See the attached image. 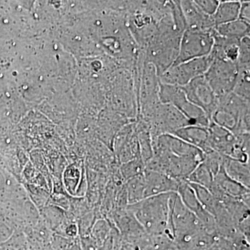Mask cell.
I'll use <instances>...</instances> for the list:
<instances>
[{
	"mask_svg": "<svg viewBox=\"0 0 250 250\" xmlns=\"http://www.w3.org/2000/svg\"><path fill=\"white\" fill-rule=\"evenodd\" d=\"M171 193L161 194L129 205L128 210L149 236L165 234L174 241L171 223Z\"/></svg>",
	"mask_w": 250,
	"mask_h": 250,
	"instance_id": "6da1fadb",
	"label": "cell"
},
{
	"mask_svg": "<svg viewBox=\"0 0 250 250\" xmlns=\"http://www.w3.org/2000/svg\"><path fill=\"white\" fill-rule=\"evenodd\" d=\"M182 33L174 26L173 18H164L159 23V30L144 49L146 62L152 64L160 76L178 57Z\"/></svg>",
	"mask_w": 250,
	"mask_h": 250,
	"instance_id": "7a4b0ae2",
	"label": "cell"
},
{
	"mask_svg": "<svg viewBox=\"0 0 250 250\" xmlns=\"http://www.w3.org/2000/svg\"><path fill=\"white\" fill-rule=\"evenodd\" d=\"M159 101L174 106L187 117L191 125L208 127L210 124L209 118L205 112L196 105L188 100L182 86L161 83L159 88Z\"/></svg>",
	"mask_w": 250,
	"mask_h": 250,
	"instance_id": "3957f363",
	"label": "cell"
},
{
	"mask_svg": "<svg viewBox=\"0 0 250 250\" xmlns=\"http://www.w3.org/2000/svg\"><path fill=\"white\" fill-rule=\"evenodd\" d=\"M238 73L236 62L225 59H213L204 76L219 101L232 93Z\"/></svg>",
	"mask_w": 250,
	"mask_h": 250,
	"instance_id": "277c9868",
	"label": "cell"
},
{
	"mask_svg": "<svg viewBox=\"0 0 250 250\" xmlns=\"http://www.w3.org/2000/svg\"><path fill=\"white\" fill-rule=\"evenodd\" d=\"M212 62L213 59L208 55L171 65L161 74L159 80L164 84L184 86L196 77L203 76Z\"/></svg>",
	"mask_w": 250,
	"mask_h": 250,
	"instance_id": "5b68a950",
	"label": "cell"
},
{
	"mask_svg": "<svg viewBox=\"0 0 250 250\" xmlns=\"http://www.w3.org/2000/svg\"><path fill=\"white\" fill-rule=\"evenodd\" d=\"M213 31L207 32L186 29L181 39L178 57L173 65L209 55L214 44Z\"/></svg>",
	"mask_w": 250,
	"mask_h": 250,
	"instance_id": "8992f818",
	"label": "cell"
},
{
	"mask_svg": "<svg viewBox=\"0 0 250 250\" xmlns=\"http://www.w3.org/2000/svg\"><path fill=\"white\" fill-rule=\"evenodd\" d=\"M159 88L160 80L155 67L152 64L145 62L137 89L140 113L160 103Z\"/></svg>",
	"mask_w": 250,
	"mask_h": 250,
	"instance_id": "52a82bcc",
	"label": "cell"
},
{
	"mask_svg": "<svg viewBox=\"0 0 250 250\" xmlns=\"http://www.w3.org/2000/svg\"><path fill=\"white\" fill-rule=\"evenodd\" d=\"M188 100L205 112L211 122V116L218 106V99L205 76L196 77L182 86Z\"/></svg>",
	"mask_w": 250,
	"mask_h": 250,
	"instance_id": "ba28073f",
	"label": "cell"
},
{
	"mask_svg": "<svg viewBox=\"0 0 250 250\" xmlns=\"http://www.w3.org/2000/svg\"><path fill=\"white\" fill-rule=\"evenodd\" d=\"M179 4L185 20L186 29L207 32L214 30L213 18L202 11L194 1H179Z\"/></svg>",
	"mask_w": 250,
	"mask_h": 250,
	"instance_id": "9c48e42d",
	"label": "cell"
},
{
	"mask_svg": "<svg viewBox=\"0 0 250 250\" xmlns=\"http://www.w3.org/2000/svg\"><path fill=\"white\" fill-rule=\"evenodd\" d=\"M144 177L146 181L145 198L178 191L180 182L165 174L147 169L144 171Z\"/></svg>",
	"mask_w": 250,
	"mask_h": 250,
	"instance_id": "30bf717a",
	"label": "cell"
},
{
	"mask_svg": "<svg viewBox=\"0 0 250 250\" xmlns=\"http://www.w3.org/2000/svg\"><path fill=\"white\" fill-rule=\"evenodd\" d=\"M62 183L64 190L73 198H82L86 192L85 170L77 165L67 166L62 170Z\"/></svg>",
	"mask_w": 250,
	"mask_h": 250,
	"instance_id": "8fae6325",
	"label": "cell"
},
{
	"mask_svg": "<svg viewBox=\"0 0 250 250\" xmlns=\"http://www.w3.org/2000/svg\"><path fill=\"white\" fill-rule=\"evenodd\" d=\"M172 135L194 147L198 148L204 154L212 152L208 143L209 135L208 127H204L197 125H188L177 130Z\"/></svg>",
	"mask_w": 250,
	"mask_h": 250,
	"instance_id": "7c38bea8",
	"label": "cell"
},
{
	"mask_svg": "<svg viewBox=\"0 0 250 250\" xmlns=\"http://www.w3.org/2000/svg\"><path fill=\"white\" fill-rule=\"evenodd\" d=\"M224 171L230 179L249 188L250 166L247 162L235 160L228 156L223 155Z\"/></svg>",
	"mask_w": 250,
	"mask_h": 250,
	"instance_id": "4fadbf2b",
	"label": "cell"
},
{
	"mask_svg": "<svg viewBox=\"0 0 250 250\" xmlns=\"http://www.w3.org/2000/svg\"><path fill=\"white\" fill-rule=\"evenodd\" d=\"M241 4V1H220L218 9L212 16L215 27L238 20Z\"/></svg>",
	"mask_w": 250,
	"mask_h": 250,
	"instance_id": "5bb4252c",
	"label": "cell"
},
{
	"mask_svg": "<svg viewBox=\"0 0 250 250\" xmlns=\"http://www.w3.org/2000/svg\"><path fill=\"white\" fill-rule=\"evenodd\" d=\"M250 23L238 19L233 22L216 26L215 31L222 37L241 41L243 38L250 36Z\"/></svg>",
	"mask_w": 250,
	"mask_h": 250,
	"instance_id": "9a60e30c",
	"label": "cell"
},
{
	"mask_svg": "<svg viewBox=\"0 0 250 250\" xmlns=\"http://www.w3.org/2000/svg\"><path fill=\"white\" fill-rule=\"evenodd\" d=\"M145 190L146 181L144 172L128 179L126 182V191L129 205L137 203L145 199Z\"/></svg>",
	"mask_w": 250,
	"mask_h": 250,
	"instance_id": "2e32d148",
	"label": "cell"
},
{
	"mask_svg": "<svg viewBox=\"0 0 250 250\" xmlns=\"http://www.w3.org/2000/svg\"><path fill=\"white\" fill-rule=\"evenodd\" d=\"M238 70V77L232 93L250 101V68H240Z\"/></svg>",
	"mask_w": 250,
	"mask_h": 250,
	"instance_id": "e0dca14e",
	"label": "cell"
},
{
	"mask_svg": "<svg viewBox=\"0 0 250 250\" xmlns=\"http://www.w3.org/2000/svg\"><path fill=\"white\" fill-rule=\"evenodd\" d=\"M26 190L31 197V202L36 206L38 209L41 210L49 203L50 195L45 189L27 184Z\"/></svg>",
	"mask_w": 250,
	"mask_h": 250,
	"instance_id": "ac0fdd59",
	"label": "cell"
},
{
	"mask_svg": "<svg viewBox=\"0 0 250 250\" xmlns=\"http://www.w3.org/2000/svg\"><path fill=\"white\" fill-rule=\"evenodd\" d=\"M144 162L142 159H133V161H129L126 163L122 167V173L123 177L126 179H129L135 177V176L139 175V174H143L144 172Z\"/></svg>",
	"mask_w": 250,
	"mask_h": 250,
	"instance_id": "d6986e66",
	"label": "cell"
},
{
	"mask_svg": "<svg viewBox=\"0 0 250 250\" xmlns=\"http://www.w3.org/2000/svg\"><path fill=\"white\" fill-rule=\"evenodd\" d=\"M78 238L70 239L53 233L47 250H69L76 243Z\"/></svg>",
	"mask_w": 250,
	"mask_h": 250,
	"instance_id": "ffe728a7",
	"label": "cell"
},
{
	"mask_svg": "<svg viewBox=\"0 0 250 250\" xmlns=\"http://www.w3.org/2000/svg\"><path fill=\"white\" fill-rule=\"evenodd\" d=\"M194 2L205 14L211 17L214 15L220 4V1H214V0H207V1L198 0V1H194Z\"/></svg>",
	"mask_w": 250,
	"mask_h": 250,
	"instance_id": "44dd1931",
	"label": "cell"
},
{
	"mask_svg": "<svg viewBox=\"0 0 250 250\" xmlns=\"http://www.w3.org/2000/svg\"><path fill=\"white\" fill-rule=\"evenodd\" d=\"M239 20L250 23V1H241V9H240Z\"/></svg>",
	"mask_w": 250,
	"mask_h": 250,
	"instance_id": "7402d4cb",
	"label": "cell"
}]
</instances>
